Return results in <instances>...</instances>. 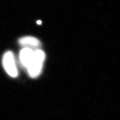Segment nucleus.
Listing matches in <instances>:
<instances>
[{
  "label": "nucleus",
  "mask_w": 120,
  "mask_h": 120,
  "mask_svg": "<svg viewBox=\"0 0 120 120\" xmlns=\"http://www.w3.org/2000/svg\"><path fill=\"white\" fill-rule=\"evenodd\" d=\"M45 58V54L42 51L37 49L34 51L32 60L27 68L30 77L36 78L40 75L42 69Z\"/></svg>",
  "instance_id": "nucleus-1"
},
{
  "label": "nucleus",
  "mask_w": 120,
  "mask_h": 120,
  "mask_svg": "<svg viewBox=\"0 0 120 120\" xmlns=\"http://www.w3.org/2000/svg\"><path fill=\"white\" fill-rule=\"evenodd\" d=\"M3 64L7 73L12 77L17 76L18 72L15 64L13 54L11 51H8L4 55L3 57Z\"/></svg>",
  "instance_id": "nucleus-2"
},
{
  "label": "nucleus",
  "mask_w": 120,
  "mask_h": 120,
  "mask_svg": "<svg viewBox=\"0 0 120 120\" xmlns=\"http://www.w3.org/2000/svg\"><path fill=\"white\" fill-rule=\"evenodd\" d=\"M34 51L29 47H25L21 51L19 58L21 62L25 67L27 68L32 60Z\"/></svg>",
  "instance_id": "nucleus-3"
},
{
  "label": "nucleus",
  "mask_w": 120,
  "mask_h": 120,
  "mask_svg": "<svg viewBox=\"0 0 120 120\" xmlns=\"http://www.w3.org/2000/svg\"><path fill=\"white\" fill-rule=\"evenodd\" d=\"M19 42L22 46H32L34 47H38L41 45V42L38 39L32 36L22 37L19 40Z\"/></svg>",
  "instance_id": "nucleus-4"
},
{
  "label": "nucleus",
  "mask_w": 120,
  "mask_h": 120,
  "mask_svg": "<svg viewBox=\"0 0 120 120\" xmlns=\"http://www.w3.org/2000/svg\"><path fill=\"white\" fill-rule=\"evenodd\" d=\"M37 23L40 25V24H41V21H38L37 22Z\"/></svg>",
  "instance_id": "nucleus-5"
}]
</instances>
